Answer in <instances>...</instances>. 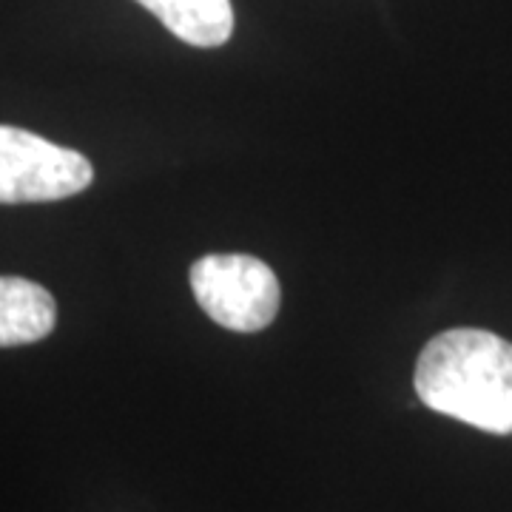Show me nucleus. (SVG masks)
<instances>
[{
    "mask_svg": "<svg viewBox=\"0 0 512 512\" xmlns=\"http://www.w3.org/2000/svg\"><path fill=\"white\" fill-rule=\"evenodd\" d=\"M416 393L436 413L510 436L512 342L490 330H444L421 350Z\"/></svg>",
    "mask_w": 512,
    "mask_h": 512,
    "instance_id": "obj_1",
    "label": "nucleus"
},
{
    "mask_svg": "<svg viewBox=\"0 0 512 512\" xmlns=\"http://www.w3.org/2000/svg\"><path fill=\"white\" fill-rule=\"evenodd\" d=\"M191 291L217 325L237 333L265 330L279 313V279L256 256L208 254L191 265Z\"/></svg>",
    "mask_w": 512,
    "mask_h": 512,
    "instance_id": "obj_2",
    "label": "nucleus"
},
{
    "mask_svg": "<svg viewBox=\"0 0 512 512\" xmlns=\"http://www.w3.org/2000/svg\"><path fill=\"white\" fill-rule=\"evenodd\" d=\"M92 163L26 128L0 126V202H55L89 188Z\"/></svg>",
    "mask_w": 512,
    "mask_h": 512,
    "instance_id": "obj_3",
    "label": "nucleus"
},
{
    "mask_svg": "<svg viewBox=\"0 0 512 512\" xmlns=\"http://www.w3.org/2000/svg\"><path fill=\"white\" fill-rule=\"evenodd\" d=\"M55 296L23 276H0V348L32 345L55 330Z\"/></svg>",
    "mask_w": 512,
    "mask_h": 512,
    "instance_id": "obj_4",
    "label": "nucleus"
},
{
    "mask_svg": "<svg viewBox=\"0 0 512 512\" xmlns=\"http://www.w3.org/2000/svg\"><path fill=\"white\" fill-rule=\"evenodd\" d=\"M171 35L197 49H217L234 35L231 0H137Z\"/></svg>",
    "mask_w": 512,
    "mask_h": 512,
    "instance_id": "obj_5",
    "label": "nucleus"
}]
</instances>
